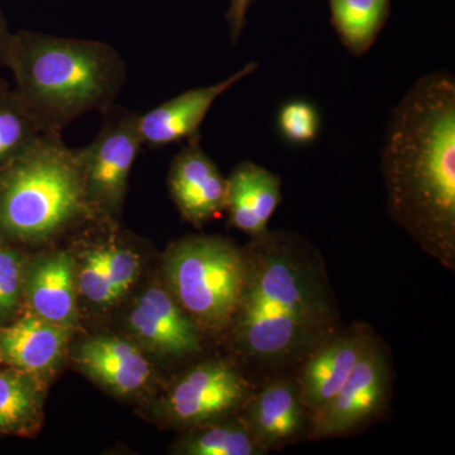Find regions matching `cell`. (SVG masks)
I'll list each match as a JSON object with an SVG mask.
<instances>
[{
  "label": "cell",
  "instance_id": "cell-13",
  "mask_svg": "<svg viewBox=\"0 0 455 455\" xmlns=\"http://www.w3.org/2000/svg\"><path fill=\"white\" fill-rule=\"evenodd\" d=\"M171 196L182 217L196 226L226 211L227 179L200 145V137L188 140L171 164Z\"/></svg>",
  "mask_w": 455,
  "mask_h": 455
},
{
  "label": "cell",
  "instance_id": "cell-25",
  "mask_svg": "<svg viewBox=\"0 0 455 455\" xmlns=\"http://www.w3.org/2000/svg\"><path fill=\"white\" fill-rule=\"evenodd\" d=\"M22 286V268L18 254L0 243V316L16 309Z\"/></svg>",
  "mask_w": 455,
  "mask_h": 455
},
{
  "label": "cell",
  "instance_id": "cell-18",
  "mask_svg": "<svg viewBox=\"0 0 455 455\" xmlns=\"http://www.w3.org/2000/svg\"><path fill=\"white\" fill-rule=\"evenodd\" d=\"M178 451L187 455H265L241 412L188 427Z\"/></svg>",
  "mask_w": 455,
  "mask_h": 455
},
{
  "label": "cell",
  "instance_id": "cell-20",
  "mask_svg": "<svg viewBox=\"0 0 455 455\" xmlns=\"http://www.w3.org/2000/svg\"><path fill=\"white\" fill-rule=\"evenodd\" d=\"M49 133L16 92H0V170Z\"/></svg>",
  "mask_w": 455,
  "mask_h": 455
},
{
  "label": "cell",
  "instance_id": "cell-26",
  "mask_svg": "<svg viewBox=\"0 0 455 455\" xmlns=\"http://www.w3.org/2000/svg\"><path fill=\"white\" fill-rule=\"evenodd\" d=\"M253 0H230L227 20L233 44L238 42L245 25L248 9Z\"/></svg>",
  "mask_w": 455,
  "mask_h": 455
},
{
  "label": "cell",
  "instance_id": "cell-12",
  "mask_svg": "<svg viewBox=\"0 0 455 455\" xmlns=\"http://www.w3.org/2000/svg\"><path fill=\"white\" fill-rule=\"evenodd\" d=\"M241 414L267 454L309 434L311 418L295 377L266 382L252 392Z\"/></svg>",
  "mask_w": 455,
  "mask_h": 455
},
{
  "label": "cell",
  "instance_id": "cell-19",
  "mask_svg": "<svg viewBox=\"0 0 455 455\" xmlns=\"http://www.w3.org/2000/svg\"><path fill=\"white\" fill-rule=\"evenodd\" d=\"M331 20L353 55L370 50L388 16L390 0H329Z\"/></svg>",
  "mask_w": 455,
  "mask_h": 455
},
{
  "label": "cell",
  "instance_id": "cell-23",
  "mask_svg": "<svg viewBox=\"0 0 455 455\" xmlns=\"http://www.w3.org/2000/svg\"><path fill=\"white\" fill-rule=\"evenodd\" d=\"M76 278L77 290L92 304L109 305L118 300L108 277L103 245L92 248L85 253Z\"/></svg>",
  "mask_w": 455,
  "mask_h": 455
},
{
  "label": "cell",
  "instance_id": "cell-4",
  "mask_svg": "<svg viewBox=\"0 0 455 455\" xmlns=\"http://www.w3.org/2000/svg\"><path fill=\"white\" fill-rule=\"evenodd\" d=\"M77 149L46 133L0 170V233L44 242L92 217Z\"/></svg>",
  "mask_w": 455,
  "mask_h": 455
},
{
  "label": "cell",
  "instance_id": "cell-9",
  "mask_svg": "<svg viewBox=\"0 0 455 455\" xmlns=\"http://www.w3.org/2000/svg\"><path fill=\"white\" fill-rule=\"evenodd\" d=\"M376 340L370 326L357 323L320 343L299 364L295 379L310 418L340 391Z\"/></svg>",
  "mask_w": 455,
  "mask_h": 455
},
{
  "label": "cell",
  "instance_id": "cell-28",
  "mask_svg": "<svg viewBox=\"0 0 455 455\" xmlns=\"http://www.w3.org/2000/svg\"><path fill=\"white\" fill-rule=\"evenodd\" d=\"M8 88H9V86H8L7 82H5V80L0 79V92H2V90L8 89Z\"/></svg>",
  "mask_w": 455,
  "mask_h": 455
},
{
  "label": "cell",
  "instance_id": "cell-8",
  "mask_svg": "<svg viewBox=\"0 0 455 455\" xmlns=\"http://www.w3.org/2000/svg\"><path fill=\"white\" fill-rule=\"evenodd\" d=\"M390 373L385 352L376 340L340 391L311 415L307 438L323 440L347 435L377 418L390 400Z\"/></svg>",
  "mask_w": 455,
  "mask_h": 455
},
{
  "label": "cell",
  "instance_id": "cell-2",
  "mask_svg": "<svg viewBox=\"0 0 455 455\" xmlns=\"http://www.w3.org/2000/svg\"><path fill=\"white\" fill-rule=\"evenodd\" d=\"M390 217L425 253L455 269V82L425 75L392 112L381 151Z\"/></svg>",
  "mask_w": 455,
  "mask_h": 455
},
{
  "label": "cell",
  "instance_id": "cell-21",
  "mask_svg": "<svg viewBox=\"0 0 455 455\" xmlns=\"http://www.w3.org/2000/svg\"><path fill=\"white\" fill-rule=\"evenodd\" d=\"M42 396L26 372H0V431L25 430L37 421Z\"/></svg>",
  "mask_w": 455,
  "mask_h": 455
},
{
  "label": "cell",
  "instance_id": "cell-1",
  "mask_svg": "<svg viewBox=\"0 0 455 455\" xmlns=\"http://www.w3.org/2000/svg\"><path fill=\"white\" fill-rule=\"evenodd\" d=\"M243 289L227 331L259 371L299 366L339 331L319 252L302 236L266 232L244 248Z\"/></svg>",
  "mask_w": 455,
  "mask_h": 455
},
{
  "label": "cell",
  "instance_id": "cell-7",
  "mask_svg": "<svg viewBox=\"0 0 455 455\" xmlns=\"http://www.w3.org/2000/svg\"><path fill=\"white\" fill-rule=\"evenodd\" d=\"M253 391L250 379L230 362H203L173 383L164 398V414L172 423L196 427L241 412Z\"/></svg>",
  "mask_w": 455,
  "mask_h": 455
},
{
  "label": "cell",
  "instance_id": "cell-5",
  "mask_svg": "<svg viewBox=\"0 0 455 455\" xmlns=\"http://www.w3.org/2000/svg\"><path fill=\"white\" fill-rule=\"evenodd\" d=\"M244 274V248L221 236H188L170 248L164 260L171 295L206 333L227 331Z\"/></svg>",
  "mask_w": 455,
  "mask_h": 455
},
{
  "label": "cell",
  "instance_id": "cell-3",
  "mask_svg": "<svg viewBox=\"0 0 455 455\" xmlns=\"http://www.w3.org/2000/svg\"><path fill=\"white\" fill-rule=\"evenodd\" d=\"M3 66L49 133H61L84 114L106 113L127 79L124 60L106 42L26 29L12 33Z\"/></svg>",
  "mask_w": 455,
  "mask_h": 455
},
{
  "label": "cell",
  "instance_id": "cell-22",
  "mask_svg": "<svg viewBox=\"0 0 455 455\" xmlns=\"http://www.w3.org/2000/svg\"><path fill=\"white\" fill-rule=\"evenodd\" d=\"M277 127L291 145H309L319 136L320 114L309 101H289L278 112Z\"/></svg>",
  "mask_w": 455,
  "mask_h": 455
},
{
  "label": "cell",
  "instance_id": "cell-15",
  "mask_svg": "<svg viewBox=\"0 0 455 455\" xmlns=\"http://www.w3.org/2000/svg\"><path fill=\"white\" fill-rule=\"evenodd\" d=\"M68 341L66 326L29 314L0 329V355L22 372L44 374L61 361Z\"/></svg>",
  "mask_w": 455,
  "mask_h": 455
},
{
  "label": "cell",
  "instance_id": "cell-17",
  "mask_svg": "<svg viewBox=\"0 0 455 455\" xmlns=\"http://www.w3.org/2000/svg\"><path fill=\"white\" fill-rule=\"evenodd\" d=\"M76 269L70 254L57 252L32 266L26 291L36 315L53 324H73L76 316Z\"/></svg>",
  "mask_w": 455,
  "mask_h": 455
},
{
  "label": "cell",
  "instance_id": "cell-24",
  "mask_svg": "<svg viewBox=\"0 0 455 455\" xmlns=\"http://www.w3.org/2000/svg\"><path fill=\"white\" fill-rule=\"evenodd\" d=\"M108 277L116 299L124 295L136 283L140 274L139 254L116 244L103 245Z\"/></svg>",
  "mask_w": 455,
  "mask_h": 455
},
{
  "label": "cell",
  "instance_id": "cell-27",
  "mask_svg": "<svg viewBox=\"0 0 455 455\" xmlns=\"http://www.w3.org/2000/svg\"><path fill=\"white\" fill-rule=\"evenodd\" d=\"M12 33L8 29L5 18L0 11V65L4 64L5 53H7L9 41H11Z\"/></svg>",
  "mask_w": 455,
  "mask_h": 455
},
{
  "label": "cell",
  "instance_id": "cell-11",
  "mask_svg": "<svg viewBox=\"0 0 455 455\" xmlns=\"http://www.w3.org/2000/svg\"><path fill=\"white\" fill-rule=\"evenodd\" d=\"M130 326L147 348L164 357H188L203 348L204 331L167 287L152 286L140 296L132 307Z\"/></svg>",
  "mask_w": 455,
  "mask_h": 455
},
{
  "label": "cell",
  "instance_id": "cell-6",
  "mask_svg": "<svg viewBox=\"0 0 455 455\" xmlns=\"http://www.w3.org/2000/svg\"><path fill=\"white\" fill-rule=\"evenodd\" d=\"M103 114L97 137L77 149V156L90 211L92 215L114 217L124 202L131 171L143 143L139 113L113 106Z\"/></svg>",
  "mask_w": 455,
  "mask_h": 455
},
{
  "label": "cell",
  "instance_id": "cell-14",
  "mask_svg": "<svg viewBox=\"0 0 455 455\" xmlns=\"http://www.w3.org/2000/svg\"><path fill=\"white\" fill-rule=\"evenodd\" d=\"M283 200L276 173L245 161L227 179L226 209L235 229L256 238L268 232V223Z\"/></svg>",
  "mask_w": 455,
  "mask_h": 455
},
{
  "label": "cell",
  "instance_id": "cell-10",
  "mask_svg": "<svg viewBox=\"0 0 455 455\" xmlns=\"http://www.w3.org/2000/svg\"><path fill=\"white\" fill-rule=\"evenodd\" d=\"M257 68V62H248L220 83L187 90L154 109L140 114L139 128L143 146L163 148L199 136L200 127L215 101Z\"/></svg>",
  "mask_w": 455,
  "mask_h": 455
},
{
  "label": "cell",
  "instance_id": "cell-16",
  "mask_svg": "<svg viewBox=\"0 0 455 455\" xmlns=\"http://www.w3.org/2000/svg\"><path fill=\"white\" fill-rule=\"evenodd\" d=\"M80 368L95 381L121 395L145 387L152 368L137 347L118 338L101 337L86 341L76 357Z\"/></svg>",
  "mask_w": 455,
  "mask_h": 455
}]
</instances>
